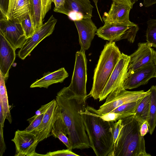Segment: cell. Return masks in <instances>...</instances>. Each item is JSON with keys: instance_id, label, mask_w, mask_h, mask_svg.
Masks as SVG:
<instances>
[{"instance_id": "13", "label": "cell", "mask_w": 156, "mask_h": 156, "mask_svg": "<svg viewBox=\"0 0 156 156\" xmlns=\"http://www.w3.org/2000/svg\"><path fill=\"white\" fill-rule=\"evenodd\" d=\"M93 6L90 0H65L62 13L73 21L91 18Z\"/></svg>"}, {"instance_id": "16", "label": "cell", "mask_w": 156, "mask_h": 156, "mask_svg": "<svg viewBox=\"0 0 156 156\" xmlns=\"http://www.w3.org/2000/svg\"><path fill=\"white\" fill-rule=\"evenodd\" d=\"M15 50L0 32V72L5 80L7 79L9 71L15 61Z\"/></svg>"}, {"instance_id": "38", "label": "cell", "mask_w": 156, "mask_h": 156, "mask_svg": "<svg viewBox=\"0 0 156 156\" xmlns=\"http://www.w3.org/2000/svg\"><path fill=\"white\" fill-rule=\"evenodd\" d=\"M148 132H149V126L147 121H146L142 123L140 126V134L141 136H144Z\"/></svg>"}, {"instance_id": "30", "label": "cell", "mask_w": 156, "mask_h": 156, "mask_svg": "<svg viewBox=\"0 0 156 156\" xmlns=\"http://www.w3.org/2000/svg\"><path fill=\"white\" fill-rule=\"evenodd\" d=\"M72 150L67 149H62L52 152L50 151L47 153L44 156H79V155L74 153Z\"/></svg>"}, {"instance_id": "21", "label": "cell", "mask_w": 156, "mask_h": 156, "mask_svg": "<svg viewBox=\"0 0 156 156\" xmlns=\"http://www.w3.org/2000/svg\"><path fill=\"white\" fill-rule=\"evenodd\" d=\"M29 9V0H9L7 19L20 22Z\"/></svg>"}, {"instance_id": "14", "label": "cell", "mask_w": 156, "mask_h": 156, "mask_svg": "<svg viewBox=\"0 0 156 156\" xmlns=\"http://www.w3.org/2000/svg\"><path fill=\"white\" fill-rule=\"evenodd\" d=\"M156 71V66L153 62L132 73H127L124 88L126 90L132 89L147 84L151 78L155 77Z\"/></svg>"}, {"instance_id": "22", "label": "cell", "mask_w": 156, "mask_h": 156, "mask_svg": "<svg viewBox=\"0 0 156 156\" xmlns=\"http://www.w3.org/2000/svg\"><path fill=\"white\" fill-rule=\"evenodd\" d=\"M41 0H29V13L35 30L43 24Z\"/></svg>"}, {"instance_id": "5", "label": "cell", "mask_w": 156, "mask_h": 156, "mask_svg": "<svg viewBox=\"0 0 156 156\" xmlns=\"http://www.w3.org/2000/svg\"><path fill=\"white\" fill-rule=\"evenodd\" d=\"M123 84H120L109 93L105 103L98 109L92 107L96 114L101 115L107 113L122 105L142 99L151 93L149 89L146 91H127L124 88Z\"/></svg>"}, {"instance_id": "15", "label": "cell", "mask_w": 156, "mask_h": 156, "mask_svg": "<svg viewBox=\"0 0 156 156\" xmlns=\"http://www.w3.org/2000/svg\"><path fill=\"white\" fill-rule=\"evenodd\" d=\"M74 22L78 33L80 49L87 50L98 29L91 18H84Z\"/></svg>"}, {"instance_id": "36", "label": "cell", "mask_w": 156, "mask_h": 156, "mask_svg": "<svg viewBox=\"0 0 156 156\" xmlns=\"http://www.w3.org/2000/svg\"><path fill=\"white\" fill-rule=\"evenodd\" d=\"M51 2H54L55 5L54 11L61 13L63 8L65 0H51Z\"/></svg>"}, {"instance_id": "9", "label": "cell", "mask_w": 156, "mask_h": 156, "mask_svg": "<svg viewBox=\"0 0 156 156\" xmlns=\"http://www.w3.org/2000/svg\"><path fill=\"white\" fill-rule=\"evenodd\" d=\"M11 140L16 147L15 156H44L36 152L39 142L35 133L32 131L18 129Z\"/></svg>"}, {"instance_id": "34", "label": "cell", "mask_w": 156, "mask_h": 156, "mask_svg": "<svg viewBox=\"0 0 156 156\" xmlns=\"http://www.w3.org/2000/svg\"><path fill=\"white\" fill-rule=\"evenodd\" d=\"M9 0H0V10L2 17L7 18Z\"/></svg>"}, {"instance_id": "17", "label": "cell", "mask_w": 156, "mask_h": 156, "mask_svg": "<svg viewBox=\"0 0 156 156\" xmlns=\"http://www.w3.org/2000/svg\"><path fill=\"white\" fill-rule=\"evenodd\" d=\"M132 8L126 4L113 2L108 12L104 13L102 19L105 23H129V13Z\"/></svg>"}, {"instance_id": "28", "label": "cell", "mask_w": 156, "mask_h": 156, "mask_svg": "<svg viewBox=\"0 0 156 156\" xmlns=\"http://www.w3.org/2000/svg\"><path fill=\"white\" fill-rule=\"evenodd\" d=\"M20 22L27 39L31 36L35 30L29 12L21 19Z\"/></svg>"}, {"instance_id": "19", "label": "cell", "mask_w": 156, "mask_h": 156, "mask_svg": "<svg viewBox=\"0 0 156 156\" xmlns=\"http://www.w3.org/2000/svg\"><path fill=\"white\" fill-rule=\"evenodd\" d=\"M68 76V73L65 69L61 68L54 72L45 73L42 78L37 80L31 84L30 87L47 89L52 84L63 82Z\"/></svg>"}, {"instance_id": "39", "label": "cell", "mask_w": 156, "mask_h": 156, "mask_svg": "<svg viewBox=\"0 0 156 156\" xmlns=\"http://www.w3.org/2000/svg\"><path fill=\"white\" fill-rule=\"evenodd\" d=\"M6 119L4 115L3 111L2 108L0 107V126L4 127V123L5 120Z\"/></svg>"}, {"instance_id": "42", "label": "cell", "mask_w": 156, "mask_h": 156, "mask_svg": "<svg viewBox=\"0 0 156 156\" xmlns=\"http://www.w3.org/2000/svg\"><path fill=\"white\" fill-rule=\"evenodd\" d=\"M112 0L113 2H118L125 3H126V4L129 5L128 4V3L125 0Z\"/></svg>"}, {"instance_id": "1", "label": "cell", "mask_w": 156, "mask_h": 156, "mask_svg": "<svg viewBox=\"0 0 156 156\" xmlns=\"http://www.w3.org/2000/svg\"><path fill=\"white\" fill-rule=\"evenodd\" d=\"M88 97V95L76 96L68 87L62 88L56 96L58 110L68 128V138L72 149L90 147L82 114Z\"/></svg>"}, {"instance_id": "29", "label": "cell", "mask_w": 156, "mask_h": 156, "mask_svg": "<svg viewBox=\"0 0 156 156\" xmlns=\"http://www.w3.org/2000/svg\"><path fill=\"white\" fill-rule=\"evenodd\" d=\"M91 109L97 116L105 121L115 122L119 120L124 119L123 116L121 114L112 112H109L104 115H98L94 112L93 110L92 107H91Z\"/></svg>"}, {"instance_id": "23", "label": "cell", "mask_w": 156, "mask_h": 156, "mask_svg": "<svg viewBox=\"0 0 156 156\" xmlns=\"http://www.w3.org/2000/svg\"><path fill=\"white\" fill-rule=\"evenodd\" d=\"M149 90L151 92L150 104L147 121L149 133L152 135L156 126V85L152 86Z\"/></svg>"}, {"instance_id": "7", "label": "cell", "mask_w": 156, "mask_h": 156, "mask_svg": "<svg viewBox=\"0 0 156 156\" xmlns=\"http://www.w3.org/2000/svg\"><path fill=\"white\" fill-rule=\"evenodd\" d=\"M87 71V59L85 51L80 49L76 52L71 81L68 87L76 96H85L87 95L86 90Z\"/></svg>"}, {"instance_id": "8", "label": "cell", "mask_w": 156, "mask_h": 156, "mask_svg": "<svg viewBox=\"0 0 156 156\" xmlns=\"http://www.w3.org/2000/svg\"><path fill=\"white\" fill-rule=\"evenodd\" d=\"M57 20L51 15L48 20L27 38L18 54V57L24 59L42 41L51 34L54 31Z\"/></svg>"}, {"instance_id": "25", "label": "cell", "mask_w": 156, "mask_h": 156, "mask_svg": "<svg viewBox=\"0 0 156 156\" xmlns=\"http://www.w3.org/2000/svg\"><path fill=\"white\" fill-rule=\"evenodd\" d=\"M150 94L141 99L134 114L136 118L142 123L147 121L148 118L150 104Z\"/></svg>"}, {"instance_id": "40", "label": "cell", "mask_w": 156, "mask_h": 156, "mask_svg": "<svg viewBox=\"0 0 156 156\" xmlns=\"http://www.w3.org/2000/svg\"><path fill=\"white\" fill-rule=\"evenodd\" d=\"M143 5L146 7H149L156 4V0H143Z\"/></svg>"}, {"instance_id": "10", "label": "cell", "mask_w": 156, "mask_h": 156, "mask_svg": "<svg viewBox=\"0 0 156 156\" xmlns=\"http://www.w3.org/2000/svg\"><path fill=\"white\" fill-rule=\"evenodd\" d=\"M0 32L16 50L20 48L27 39L20 22L15 20L1 17Z\"/></svg>"}, {"instance_id": "18", "label": "cell", "mask_w": 156, "mask_h": 156, "mask_svg": "<svg viewBox=\"0 0 156 156\" xmlns=\"http://www.w3.org/2000/svg\"><path fill=\"white\" fill-rule=\"evenodd\" d=\"M52 103L46 112L40 125L33 131L40 142L51 136L53 124L56 113L57 104L55 99L53 100Z\"/></svg>"}, {"instance_id": "4", "label": "cell", "mask_w": 156, "mask_h": 156, "mask_svg": "<svg viewBox=\"0 0 156 156\" xmlns=\"http://www.w3.org/2000/svg\"><path fill=\"white\" fill-rule=\"evenodd\" d=\"M121 55L115 42L109 41L105 44L94 70L92 87L88 96L95 100L99 99Z\"/></svg>"}, {"instance_id": "41", "label": "cell", "mask_w": 156, "mask_h": 156, "mask_svg": "<svg viewBox=\"0 0 156 156\" xmlns=\"http://www.w3.org/2000/svg\"><path fill=\"white\" fill-rule=\"evenodd\" d=\"M132 8L133 5L138 0H125Z\"/></svg>"}, {"instance_id": "2", "label": "cell", "mask_w": 156, "mask_h": 156, "mask_svg": "<svg viewBox=\"0 0 156 156\" xmlns=\"http://www.w3.org/2000/svg\"><path fill=\"white\" fill-rule=\"evenodd\" d=\"M82 114L90 147L97 156H111L114 147L112 126L114 122L103 120L88 105Z\"/></svg>"}, {"instance_id": "43", "label": "cell", "mask_w": 156, "mask_h": 156, "mask_svg": "<svg viewBox=\"0 0 156 156\" xmlns=\"http://www.w3.org/2000/svg\"><path fill=\"white\" fill-rule=\"evenodd\" d=\"M153 62L155 64L156 66V51H155L154 52V59H153ZM154 77L156 78V73H155Z\"/></svg>"}, {"instance_id": "35", "label": "cell", "mask_w": 156, "mask_h": 156, "mask_svg": "<svg viewBox=\"0 0 156 156\" xmlns=\"http://www.w3.org/2000/svg\"><path fill=\"white\" fill-rule=\"evenodd\" d=\"M42 5V16L43 19L46 13L51 9L52 2L51 0H41Z\"/></svg>"}, {"instance_id": "3", "label": "cell", "mask_w": 156, "mask_h": 156, "mask_svg": "<svg viewBox=\"0 0 156 156\" xmlns=\"http://www.w3.org/2000/svg\"><path fill=\"white\" fill-rule=\"evenodd\" d=\"M142 122L134 115L122 119V127L111 156H150L146 150L144 137L141 135Z\"/></svg>"}, {"instance_id": "32", "label": "cell", "mask_w": 156, "mask_h": 156, "mask_svg": "<svg viewBox=\"0 0 156 156\" xmlns=\"http://www.w3.org/2000/svg\"><path fill=\"white\" fill-rule=\"evenodd\" d=\"M122 119L113 123L112 127L114 144L116 141L122 127Z\"/></svg>"}, {"instance_id": "31", "label": "cell", "mask_w": 156, "mask_h": 156, "mask_svg": "<svg viewBox=\"0 0 156 156\" xmlns=\"http://www.w3.org/2000/svg\"><path fill=\"white\" fill-rule=\"evenodd\" d=\"M44 113L37 116L29 123V126L24 130L26 131H31L37 128L41 124L42 120Z\"/></svg>"}, {"instance_id": "12", "label": "cell", "mask_w": 156, "mask_h": 156, "mask_svg": "<svg viewBox=\"0 0 156 156\" xmlns=\"http://www.w3.org/2000/svg\"><path fill=\"white\" fill-rule=\"evenodd\" d=\"M147 42L139 43L137 49L129 56L130 61L128 67L127 73L153 62L155 51Z\"/></svg>"}, {"instance_id": "20", "label": "cell", "mask_w": 156, "mask_h": 156, "mask_svg": "<svg viewBox=\"0 0 156 156\" xmlns=\"http://www.w3.org/2000/svg\"><path fill=\"white\" fill-rule=\"evenodd\" d=\"M68 132V128L59 112L57 105L56 112L51 135L55 138H58L66 145L67 149L72 150L69 138L67 136Z\"/></svg>"}, {"instance_id": "6", "label": "cell", "mask_w": 156, "mask_h": 156, "mask_svg": "<svg viewBox=\"0 0 156 156\" xmlns=\"http://www.w3.org/2000/svg\"><path fill=\"white\" fill-rule=\"evenodd\" d=\"M139 30L138 26L131 22L105 23L98 29L96 34L99 37L109 41L115 42L126 39L130 43H133Z\"/></svg>"}, {"instance_id": "37", "label": "cell", "mask_w": 156, "mask_h": 156, "mask_svg": "<svg viewBox=\"0 0 156 156\" xmlns=\"http://www.w3.org/2000/svg\"><path fill=\"white\" fill-rule=\"evenodd\" d=\"M3 127L0 126V156H2L6 149L3 136Z\"/></svg>"}, {"instance_id": "33", "label": "cell", "mask_w": 156, "mask_h": 156, "mask_svg": "<svg viewBox=\"0 0 156 156\" xmlns=\"http://www.w3.org/2000/svg\"><path fill=\"white\" fill-rule=\"evenodd\" d=\"M52 101V100L47 104L41 106V107L36 111L35 114L34 116L27 120L29 123H30L37 116L42 113H44L49 108L51 104Z\"/></svg>"}, {"instance_id": "24", "label": "cell", "mask_w": 156, "mask_h": 156, "mask_svg": "<svg viewBox=\"0 0 156 156\" xmlns=\"http://www.w3.org/2000/svg\"><path fill=\"white\" fill-rule=\"evenodd\" d=\"M0 107L3 111L6 119L10 123L12 122V118L9 104L7 93L6 88L5 79L0 72Z\"/></svg>"}, {"instance_id": "11", "label": "cell", "mask_w": 156, "mask_h": 156, "mask_svg": "<svg viewBox=\"0 0 156 156\" xmlns=\"http://www.w3.org/2000/svg\"><path fill=\"white\" fill-rule=\"evenodd\" d=\"M130 59L129 56L121 53L119 61L101 93L99 99V101L105 100L112 91L120 84L124 83Z\"/></svg>"}, {"instance_id": "27", "label": "cell", "mask_w": 156, "mask_h": 156, "mask_svg": "<svg viewBox=\"0 0 156 156\" xmlns=\"http://www.w3.org/2000/svg\"><path fill=\"white\" fill-rule=\"evenodd\" d=\"M146 37L147 42L156 48V19H150L147 22Z\"/></svg>"}, {"instance_id": "26", "label": "cell", "mask_w": 156, "mask_h": 156, "mask_svg": "<svg viewBox=\"0 0 156 156\" xmlns=\"http://www.w3.org/2000/svg\"><path fill=\"white\" fill-rule=\"evenodd\" d=\"M142 99L122 105L110 112L121 114L124 118L133 115L135 114L136 108Z\"/></svg>"}]
</instances>
